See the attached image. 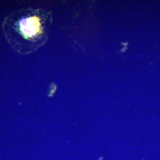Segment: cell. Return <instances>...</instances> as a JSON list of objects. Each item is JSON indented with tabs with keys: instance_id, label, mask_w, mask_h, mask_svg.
Returning a JSON list of instances; mask_svg holds the SVG:
<instances>
[{
	"instance_id": "obj_1",
	"label": "cell",
	"mask_w": 160,
	"mask_h": 160,
	"mask_svg": "<svg viewBox=\"0 0 160 160\" xmlns=\"http://www.w3.org/2000/svg\"><path fill=\"white\" fill-rule=\"evenodd\" d=\"M52 22L51 12L27 8L8 14L2 24V30L12 49L21 55H28L46 43Z\"/></svg>"
}]
</instances>
